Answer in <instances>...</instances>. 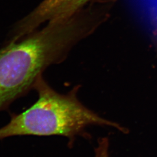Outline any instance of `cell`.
I'll use <instances>...</instances> for the list:
<instances>
[{
	"label": "cell",
	"mask_w": 157,
	"mask_h": 157,
	"mask_svg": "<svg viewBox=\"0 0 157 157\" xmlns=\"http://www.w3.org/2000/svg\"><path fill=\"white\" fill-rule=\"evenodd\" d=\"M109 139L102 137L98 140V146L95 149V157H109L108 154Z\"/></svg>",
	"instance_id": "3957f363"
},
{
	"label": "cell",
	"mask_w": 157,
	"mask_h": 157,
	"mask_svg": "<svg viewBox=\"0 0 157 157\" xmlns=\"http://www.w3.org/2000/svg\"><path fill=\"white\" fill-rule=\"evenodd\" d=\"M89 0H44L33 11L17 23L22 35L33 32L41 24L61 23L69 20Z\"/></svg>",
	"instance_id": "7a4b0ae2"
},
{
	"label": "cell",
	"mask_w": 157,
	"mask_h": 157,
	"mask_svg": "<svg viewBox=\"0 0 157 157\" xmlns=\"http://www.w3.org/2000/svg\"><path fill=\"white\" fill-rule=\"evenodd\" d=\"M38 100L20 113H12L8 124L0 128V140L18 136H62L72 144L91 125L111 126L122 133L128 129L100 117L85 107L77 97L78 87L67 94L57 93L40 75L34 84Z\"/></svg>",
	"instance_id": "6da1fadb"
},
{
	"label": "cell",
	"mask_w": 157,
	"mask_h": 157,
	"mask_svg": "<svg viewBox=\"0 0 157 157\" xmlns=\"http://www.w3.org/2000/svg\"><path fill=\"white\" fill-rule=\"evenodd\" d=\"M150 6H152L154 11L157 12V0H147Z\"/></svg>",
	"instance_id": "277c9868"
}]
</instances>
